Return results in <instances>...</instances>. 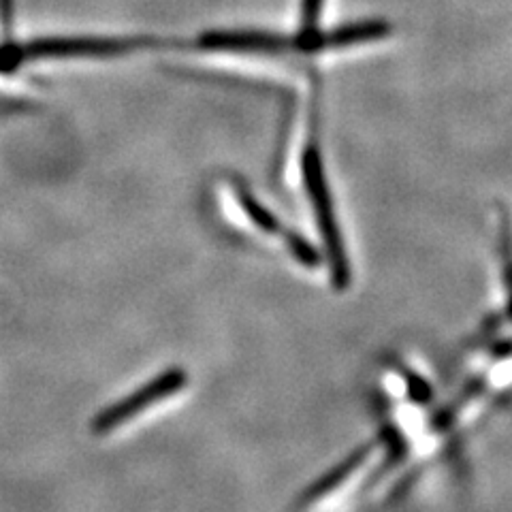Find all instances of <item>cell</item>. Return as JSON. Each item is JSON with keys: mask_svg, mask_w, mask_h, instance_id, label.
Here are the masks:
<instances>
[{"mask_svg": "<svg viewBox=\"0 0 512 512\" xmlns=\"http://www.w3.org/2000/svg\"><path fill=\"white\" fill-rule=\"evenodd\" d=\"M301 173H303V182H306V192L314 207V216L318 222L320 235L325 239L333 284L335 288H342L344 291V288L350 284V263L344 250L338 218H335L323 156H320V150L314 141L308 143L306 150H303Z\"/></svg>", "mask_w": 512, "mask_h": 512, "instance_id": "6da1fadb", "label": "cell"}, {"mask_svg": "<svg viewBox=\"0 0 512 512\" xmlns=\"http://www.w3.org/2000/svg\"><path fill=\"white\" fill-rule=\"evenodd\" d=\"M188 384V376L182 370V367H169L163 374H158L150 382L143 384L141 389L131 393L128 397L120 399V402L111 404L103 412L96 414V419L92 421V431L96 436H107L111 431L124 425L126 421L135 419L137 414H141L146 408L156 406L163 402V399L175 395L182 391Z\"/></svg>", "mask_w": 512, "mask_h": 512, "instance_id": "7a4b0ae2", "label": "cell"}, {"mask_svg": "<svg viewBox=\"0 0 512 512\" xmlns=\"http://www.w3.org/2000/svg\"><path fill=\"white\" fill-rule=\"evenodd\" d=\"M203 52H231V54H259L280 56L295 50V41L274 32L261 30H214L205 32L195 43Z\"/></svg>", "mask_w": 512, "mask_h": 512, "instance_id": "3957f363", "label": "cell"}, {"mask_svg": "<svg viewBox=\"0 0 512 512\" xmlns=\"http://www.w3.org/2000/svg\"><path fill=\"white\" fill-rule=\"evenodd\" d=\"M370 453H372V446H363V448H359V451L352 455V457H348L344 463H340L338 468L335 470H331L327 476H323V480H318V483L314 485V487H310L308 489V493H306V498H303V502H316V500H320V498H325L327 493H331V491H335L338 489L342 483H346L348 480V476H352V472H355L361 463L370 457Z\"/></svg>", "mask_w": 512, "mask_h": 512, "instance_id": "277c9868", "label": "cell"}, {"mask_svg": "<svg viewBox=\"0 0 512 512\" xmlns=\"http://www.w3.org/2000/svg\"><path fill=\"white\" fill-rule=\"evenodd\" d=\"M233 190H235L239 205L244 207V212H246V216L252 220L254 227H259L261 231H265V233H269V235L282 233L280 220H278L274 214H271L259 199H254V195H252V192H250L244 184L235 182V184H233Z\"/></svg>", "mask_w": 512, "mask_h": 512, "instance_id": "5b68a950", "label": "cell"}, {"mask_svg": "<svg viewBox=\"0 0 512 512\" xmlns=\"http://www.w3.org/2000/svg\"><path fill=\"white\" fill-rule=\"evenodd\" d=\"M284 237H286L288 248L293 250L295 259H297L301 265H306V267L318 265L320 256H318L316 250L308 244V239H303V237H301L299 233H295V231H284Z\"/></svg>", "mask_w": 512, "mask_h": 512, "instance_id": "8992f818", "label": "cell"}, {"mask_svg": "<svg viewBox=\"0 0 512 512\" xmlns=\"http://www.w3.org/2000/svg\"><path fill=\"white\" fill-rule=\"evenodd\" d=\"M323 9V0H301V30L299 35L316 30V20Z\"/></svg>", "mask_w": 512, "mask_h": 512, "instance_id": "52a82bcc", "label": "cell"}]
</instances>
